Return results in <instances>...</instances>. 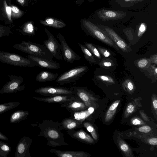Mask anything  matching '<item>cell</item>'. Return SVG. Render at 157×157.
Segmentation results:
<instances>
[{"instance_id": "obj_1", "label": "cell", "mask_w": 157, "mask_h": 157, "mask_svg": "<svg viewBox=\"0 0 157 157\" xmlns=\"http://www.w3.org/2000/svg\"><path fill=\"white\" fill-rule=\"evenodd\" d=\"M60 126V122L44 120L38 125L40 132L38 136L46 138L48 141L47 145L49 147L67 146L68 144L65 141L63 134L59 128Z\"/></svg>"}, {"instance_id": "obj_2", "label": "cell", "mask_w": 157, "mask_h": 157, "mask_svg": "<svg viewBox=\"0 0 157 157\" xmlns=\"http://www.w3.org/2000/svg\"><path fill=\"white\" fill-rule=\"evenodd\" d=\"M13 47L19 51L34 56L47 59H53L54 56L44 45L32 42L23 41L13 45Z\"/></svg>"}, {"instance_id": "obj_3", "label": "cell", "mask_w": 157, "mask_h": 157, "mask_svg": "<svg viewBox=\"0 0 157 157\" xmlns=\"http://www.w3.org/2000/svg\"><path fill=\"white\" fill-rule=\"evenodd\" d=\"M82 28L86 33L98 40L119 50L118 47L103 30L96 25L87 20L82 21Z\"/></svg>"}, {"instance_id": "obj_4", "label": "cell", "mask_w": 157, "mask_h": 157, "mask_svg": "<svg viewBox=\"0 0 157 157\" xmlns=\"http://www.w3.org/2000/svg\"><path fill=\"white\" fill-rule=\"evenodd\" d=\"M0 61L14 66L32 67L37 66L33 61L15 53L0 51Z\"/></svg>"}, {"instance_id": "obj_5", "label": "cell", "mask_w": 157, "mask_h": 157, "mask_svg": "<svg viewBox=\"0 0 157 157\" xmlns=\"http://www.w3.org/2000/svg\"><path fill=\"white\" fill-rule=\"evenodd\" d=\"M88 68V67L85 66L74 67L58 76L56 81L57 84L60 86L75 82L82 77Z\"/></svg>"}, {"instance_id": "obj_6", "label": "cell", "mask_w": 157, "mask_h": 157, "mask_svg": "<svg viewBox=\"0 0 157 157\" xmlns=\"http://www.w3.org/2000/svg\"><path fill=\"white\" fill-rule=\"evenodd\" d=\"M35 92L41 95L48 97L57 95H75V92L73 89L66 87L51 86L40 87L35 91Z\"/></svg>"}, {"instance_id": "obj_7", "label": "cell", "mask_w": 157, "mask_h": 157, "mask_svg": "<svg viewBox=\"0 0 157 157\" xmlns=\"http://www.w3.org/2000/svg\"><path fill=\"white\" fill-rule=\"evenodd\" d=\"M44 30L48 37L47 40L43 41L44 45L54 57L58 60H62L63 58L61 44L46 28H44Z\"/></svg>"}, {"instance_id": "obj_8", "label": "cell", "mask_w": 157, "mask_h": 157, "mask_svg": "<svg viewBox=\"0 0 157 157\" xmlns=\"http://www.w3.org/2000/svg\"><path fill=\"white\" fill-rule=\"evenodd\" d=\"M24 81L23 78L21 76L11 75L9 80L0 90V94L17 93L25 89V85L21 84Z\"/></svg>"}, {"instance_id": "obj_9", "label": "cell", "mask_w": 157, "mask_h": 157, "mask_svg": "<svg viewBox=\"0 0 157 157\" xmlns=\"http://www.w3.org/2000/svg\"><path fill=\"white\" fill-rule=\"evenodd\" d=\"M62 46L61 52L63 59L67 63H72L75 61L79 60L81 57L75 52L69 46L64 37L60 33L56 34Z\"/></svg>"}, {"instance_id": "obj_10", "label": "cell", "mask_w": 157, "mask_h": 157, "mask_svg": "<svg viewBox=\"0 0 157 157\" xmlns=\"http://www.w3.org/2000/svg\"><path fill=\"white\" fill-rule=\"evenodd\" d=\"M73 89L75 95L81 99L88 107L94 105L96 98L86 87L75 86Z\"/></svg>"}, {"instance_id": "obj_11", "label": "cell", "mask_w": 157, "mask_h": 157, "mask_svg": "<svg viewBox=\"0 0 157 157\" xmlns=\"http://www.w3.org/2000/svg\"><path fill=\"white\" fill-rule=\"evenodd\" d=\"M96 25L98 27H101L103 29L102 30L106 33L118 47L124 52L130 51V48L128 45L113 29L108 26L103 25L99 24H97Z\"/></svg>"}, {"instance_id": "obj_12", "label": "cell", "mask_w": 157, "mask_h": 157, "mask_svg": "<svg viewBox=\"0 0 157 157\" xmlns=\"http://www.w3.org/2000/svg\"><path fill=\"white\" fill-rule=\"evenodd\" d=\"M32 142L30 137L24 136L17 144L15 153V157H31L29 149Z\"/></svg>"}, {"instance_id": "obj_13", "label": "cell", "mask_w": 157, "mask_h": 157, "mask_svg": "<svg viewBox=\"0 0 157 157\" xmlns=\"http://www.w3.org/2000/svg\"><path fill=\"white\" fill-rule=\"evenodd\" d=\"M97 14L99 19L103 21L121 19L126 15V13L122 11L104 9L99 10Z\"/></svg>"}, {"instance_id": "obj_14", "label": "cell", "mask_w": 157, "mask_h": 157, "mask_svg": "<svg viewBox=\"0 0 157 157\" xmlns=\"http://www.w3.org/2000/svg\"><path fill=\"white\" fill-rule=\"evenodd\" d=\"M75 96V98L71 101L61 104V106L66 108L71 113L80 111L87 109L88 107L84 102Z\"/></svg>"}, {"instance_id": "obj_15", "label": "cell", "mask_w": 157, "mask_h": 157, "mask_svg": "<svg viewBox=\"0 0 157 157\" xmlns=\"http://www.w3.org/2000/svg\"><path fill=\"white\" fill-rule=\"evenodd\" d=\"M27 58L36 62L37 66L42 68L52 69L60 68V64L53 59H47L29 55Z\"/></svg>"}, {"instance_id": "obj_16", "label": "cell", "mask_w": 157, "mask_h": 157, "mask_svg": "<svg viewBox=\"0 0 157 157\" xmlns=\"http://www.w3.org/2000/svg\"><path fill=\"white\" fill-rule=\"evenodd\" d=\"M66 131L72 138L82 143L91 144L94 142L93 139L82 129L77 130H71Z\"/></svg>"}, {"instance_id": "obj_17", "label": "cell", "mask_w": 157, "mask_h": 157, "mask_svg": "<svg viewBox=\"0 0 157 157\" xmlns=\"http://www.w3.org/2000/svg\"><path fill=\"white\" fill-rule=\"evenodd\" d=\"M75 95H57L46 97L40 98L33 97L34 99L48 103H63L71 101L75 98Z\"/></svg>"}, {"instance_id": "obj_18", "label": "cell", "mask_w": 157, "mask_h": 157, "mask_svg": "<svg viewBox=\"0 0 157 157\" xmlns=\"http://www.w3.org/2000/svg\"><path fill=\"white\" fill-rule=\"evenodd\" d=\"M94 111V107L90 106L83 110L71 113V117L82 123L87 120H90Z\"/></svg>"}, {"instance_id": "obj_19", "label": "cell", "mask_w": 157, "mask_h": 157, "mask_svg": "<svg viewBox=\"0 0 157 157\" xmlns=\"http://www.w3.org/2000/svg\"><path fill=\"white\" fill-rule=\"evenodd\" d=\"M51 153L55 154L59 157H87L90 155L88 153L81 151H63L56 149H51Z\"/></svg>"}, {"instance_id": "obj_20", "label": "cell", "mask_w": 157, "mask_h": 157, "mask_svg": "<svg viewBox=\"0 0 157 157\" xmlns=\"http://www.w3.org/2000/svg\"><path fill=\"white\" fill-rule=\"evenodd\" d=\"M60 124L59 128L61 130L66 131L83 128L82 123L71 117L63 119Z\"/></svg>"}, {"instance_id": "obj_21", "label": "cell", "mask_w": 157, "mask_h": 157, "mask_svg": "<svg viewBox=\"0 0 157 157\" xmlns=\"http://www.w3.org/2000/svg\"><path fill=\"white\" fill-rule=\"evenodd\" d=\"M58 76V73H54L46 71L40 72L36 76V80L39 82H44L56 80Z\"/></svg>"}, {"instance_id": "obj_22", "label": "cell", "mask_w": 157, "mask_h": 157, "mask_svg": "<svg viewBox=\"0 0 157 157\" xmlns=\"http://www.w3.org/2000/svg\"><path fill=\"white\" fill-rule=\"evenodd\" d=\"M40 22L43 25L56 29H60L65 27L66 24L63 22L52 18H47L44 20H40Z\"/></svg>"}, {"instance_id": "obj_23", "label": "cell", "mask_w": 157, "mask_h": 157, "mask_svg": "<svg viewBox=\"0 0 157 157\" xmlns=\"http://www.w3.org/2000/svg\"><path fill=\"white\" fill-rule=\"evenodd\" d=\"M29 115V112L25 110H18L12 113L10 117V122L13 124L18 123L25 120Z\"/></svg>"}, {"instance_id": "obj_24", "label": "cell", "mask_w": 157, "mask_h": 157, "mask_svg": "<svg viewBox=\"0 0 157 157\" xmlns=\"http://www.w3.org/2000/svg\"><path fill=\"white\" fill-rule=\"evenodd\" d=\"M36 29L32 21L28 22L23 26L21 32L23 34L29 36H33L36 34Z\"/></svg>"}, {"instance_id": "obj_25", "label": "cell", "mask_w": 157, "mask_h": 157, "mask_svg": "<svg viewBox=\"0 0 157 157\" xmlns=\"http://www.w3.org/2000/svg\"><path fill=\"white\" fill-rule=\"evenodd\" d=\"M78 44L85 58L90 64H96L97 62L94 57L92 54L89 49L84 45L78 43Z\"/></svg>"}, {"instance_id": "obj_26", "label": "cell", "mask_w": 157, "mask_h": 157, "mask_svg": "<svg viewBox=\"0 0 157 157\" xmlns=\"http://www.w3.org/2000/svg\"><path fill=\"white\" fill-rule=\"evenodd\" d=\"M120 102L119 100H117L113 102L110 106L105 116V120L106 122H109L112 118Z\"/></svg>"}, {"instance_id": "obj_27", "label": "cell", "mask_w": 157, "mask_h": 157, "mask_svg": "<svg viewBox=\"0 0 157 157\" xmlns=\"http://www.w3.org/2000/svg\"><path fill=\"white\" fill-rule=\"evenodd\" d=\"M20 103L18 102L12 101L0 104V114L16 108Z\"/></svg>"}, {"instance_id": "obj_28", "label": "cell", "mask_w": 157, "mask_h": 157, "mask_svg": "<svg viewBox=\"0 0 157 157\" xmlns=\"http://www.w3.org/2000/svg\"><path fill=\"white\" fill-rule=\"evenodd\" d=\"M11 151V148L8 144L0 140V157H7Z\"/></svg>"}, {"instance_id": "obj_29", "label": "cell", "mask_w": 157, "mask_h": 157, "mask_svg": "<svg viewBox=\"0 0 157 157\" xmlns=\"http://www.w3.org/2000/svg\"><path fill=\"white\" fill-rule=\"evenodd\" d=\"M83 128L86 129L91 134L94 140H96L98 139V136L96 131L92 124L90 122L85 121L82 123Z\"/></svg>"}, {"instance_id": "obj_30", "label": "cell", "mask_w": 157, "mask_h": 157, "mask_svg": "<svg viewBox=\"0 0 157 157\" xmlns=\"http://www.w3.org/2000/svg\"><path fill=\"white\" fill-rule=\"evenodd\" d=\"M84 45L89 49L94 56L98 59L101 58V55L98 50L93 44L90 43L85 42Z\"/></svg>"}, {"instance_id": "obj_31", "label": "cell", "mask_w": 157, "mask_h": 157, "mask_svg": "<svg viewBox=\"0 0 157 157\" xmlns=\"http://www.w3.org/2000/svg\"><path fill=\"white\" fill-rule=\"evenodd\" d=\"M144 0H117L121 6L126 7L131 6L136 3L141 2Z\"/></svg>"}, {"instance_id": "obj_32", "label": "cell", "mask_w": 157, "mask_h": 157, "mask_svg": "<svg viewBox=\"0 0 157 157\" xmlns=\"http://www.w3.org/2000/svg\"><path fill=\"white\" fill-rule=\"evenodd\" d=\"M12 10V17L13 18H17L21 17L24 14V12L19 9L15 6H11Z\"/></svg>"}, {"instance_id": "obj_33", "label": "cell", "mask_w": 157, "mask_h": 157, "mask_svg": "<svg viewBox=\"0 0 157 157\" xmlns=\"http://www.w3.org/2000/svg\"><path fill=\"white\" fill-rule=\"evenodd\" d=\"M4 6L5 11L8 20L10 22H12V10L11 6L8 5L5 0L4 1Z\"/></svg>"}, {"instance_id": "obj_34", "label": "cell", "mask_w": 157, "mask_h": 157, "mask_svg": "<svg viewBox=\"0 0 157 157\" xmlns=\"http://www.w3.org/2000/svg\"><path fill=\"white\" fill-rule=\"evenodd\" d=\"M12 33L9 28L0 25V38L3 36H8L10 34Z\"/></svg>"}, {"instance_id": "obj_35", "label": "cell", "mask_w": 157, "mask_h": 157, "mask_svg": "<svg viewBox=\"0 0 157 157\" xmlns=\"http://www.w3.org/2000/svg\"><path fill=\"white\" fill-rule=\"evenodd\" d=\"M119 146L121 150L126 154H129L131 152V149L128 145L123 141L119 143Z\"/></svg>"}, {"instance_id": "obj_36", "label": "cell", "mask_w": 157, "mask_h": 157, "mask_svg": "<svg viewBox=\"0 0 157 157\" xmlns=\"http://www.w3.org/2000/svg\"><path fill=\"white\" fill-rule=\"evenodd\" d=\"M147 29V26L144 23H141L139 27L138 35L139 37L141 36L145 32Z\"/></svg>"}, {"instance_id": "obj_37", "label": "cell", "mask_w": 157, "mask_h": 157, "mask_svg": "<svg viewBox=\"0 0 157 157\" xmlns=\"http://www.w3.org/2000/svg\"><path fill=\"white\" fill-rule=\"evenodd\" d=\"M96 78L104 81L112 83L114 82V80L112 78L108 76L103 75H98L96 76Z\"/></svg>"}, {"instance_id": "obj_38", "label": "cell", "mask_w": 157, "mask_h": 157, "mask_svg": "<svg viewBox=\"0 0 157 157\" xmlns=\"http://www.w3.org/2000/svg\"><path fill=\"white\" fill-rule=\"evenodd\" d=\"M98 51L105 57H108L110 56V54L107 50L98 47Z\"/></svg>"}, {"instance_id": "obj_39", "label": "cell", "mask_w": 157, "mask_h": 157, "mask_svg": "<svg viewBox=\"0 0 157 157\" xmlns=\"http://www.w3.org/2000/svg\"><path fill=\"white\" fill-rule=\"evenodd\" d=\"M148 60L145 59H143L139 60L137 63L138 66L139 67L143 68L145 67L148 64Z\"/></svg>"}, {"instance_id": "obj_40", "label": "cell", "mask_w": 157, "mask_h": 157, "mask_svg": "<svg viewBox=\"0 0 157 157\" xmlns=\"http://www.w3.org/2000/svg\"><path fill=\"white\" fill-rule=\"evenodd\" d=\"M138 130L140 132L146 133L151 131V128L148 126L145 125L140 127Z\"/></svg>"}, {"instance_id": "obj_41", "label": "cell", "mask_w": 157, "mask_h": 157, "mask_svg": "<svg viewBox=\"0 0 157 157\" xmlns=\"http://www.w3.org/2000/svg\"><path fill=\"white\" fill-rule=\"evenodd\" d=\"M135 109V106L133 105L130 104L128 105L126 108V112L128 114H131L134 111Z\"/></svg>"}, {"instance_id": "obj_42", "label": "cell", "mask_w": 157, "mask_h": 157, "mask_svg": "<svg viewBox=\"0 0 157 157\" xmlns=\"http://www.w3.org/2000/svg\"><path fill=\"white\" fill-rule=\"evenodd\" d=\"M148 142L151 145H156L157 144V139L156 138H151L149 140Z\"/></svg>"}, {"instance_id": "obj_43", "label": "cell", "mask_w": 157, "mask_h": 157, "mask_svg": "<svg viewBox=\"0 0 157 157\" xmlns=\"http://www.w3.org/2000/svg\"><path fill=\"white\" fill-rule=\"evenodd\" d=\"M132 123L134 125H139L140 124L141 121L137 119H135L132 121Z\"/></svg>"}, {"instance_id": "obj_44", "label": "cell", "mask_w": 157, "mask_h": 157, "mask_svg": "<svg viewBox=\"0 0 157 157\" xmlns=\"http://www.w3.org/2000/svg\"><path fill=\"white\" fill-rule=\"evenodd\" d=\"M0 139L3 140H8V137L0 132Z\"/></svg>"}, {"instance_id": "obj_45", "label": "cell", "mask_w": 157, "mask_h": 157, "mask_svg": "<svg viewBox=\"0 0 157 157\" xmlns=\"http://www.w3.org/2000/svg\"><path fill=\"white\" fill-rule=\"evenodd\" d=\"M127 87L128 89L130 90H132L133 88V86L132 83L130 82L127 84Z\"/></svg>"}, {"instance_id": "obj_46", "label": "cell", "mask_w": 157, "mask_h": 157, "mask_svg": "<svg viewBox=\"0 0 157 157\" xmlns=\"http://www.w3.org/2000/svg\"><path fill=\"white\" fill-rule=\"evenodd\" d=\"M103 65L105 67H109L111 66L112 64L111 62L108 61H105L103 62Z\"/></svg>"}, {"instance_id": "obj_47", "label": "cell", "mask_w": 157, "mask_h": 157, "mask_svg": "<svg viewBox=\"0 0 157 157\" xmlns=\"http://www.w3.org/2000/svg\"><path fill=\"white\" fill-rule=\"evenodd\" d=\"M153 106L154 109L156 110L157 109V100H154L153 101Z\"/></svg>"}, {"instance_id": "obj_48", "label": "cell", "mask_w": 157, "mask_h": 157, "mask_svg": "<svg viewBox=\"0 0 157 157\" xmlns=\"http://www.w3.org/2000/svg\"><path fill=\"white\" fill-rule=\"evenodd\" d=\"M17 1L22 6H24L26 2V0H17Z\"/></svg>"}, {"instance_id": "obj_49", "label": "cell", "mask_w": 157, "mask_h": 157, "mask_svg": "<svg viewBox=\"0 0 157 157\" xmlns=\"http://www.w3.org/2000/svg\"><path fill=\"white\" fill-rule=\"evenodd\" d=\"M155 73H156V74H157V68H155Z\"/></svg>"}, {"instance_id": "obj_50", "label": "cell", "mask_w": 157, "mask_h": 157, "mask_svg": "<svg viewBox=\"0 0 157 157\" xmlns=\"http://www.w3.org/2000/svg\"><path fill=\"white\" fill-rule=\"evenodd\" d=\"M33 0L35 1H36L37 0Z\"/></svg>"}]
</instances>
